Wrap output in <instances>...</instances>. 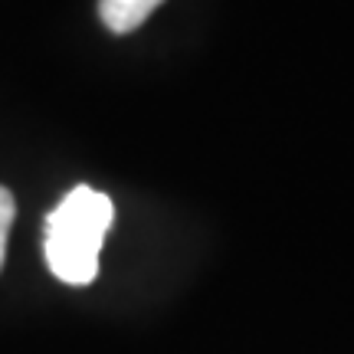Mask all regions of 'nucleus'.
<instances>
[{
	"mask_svg": "<svg viewBox=\"0 0 354 354\" xmlns=\"http://www.w3.org/2000/svg\"><path fill=\"white\" fill-rule=\"evenodd\" d=\"M13 214H17V201L7 187H0V269H3V256H7V233H10Z\"/></svg>",
	"mask_w": 354,
	"mask_h": 354,
	"instance_id": "obj_3",
	"label": "nucleus"
},
{
	"mask_svg": "<svg viewBox=\"0 0 354 354\" xmlns=\"http://www.w3.org/2000/svg\"><path fill=\"white\" fill-rule=\"evenodd\" d=\"M161 3L165 0H99V17L109 26V33L125 37V33H135Z\"/></svg>",
	"mask_w": 354,
	"mask_h": 354,
	"instance_id": "obj_2",
	"label": "nucleus"
},
{
	"mask_svg": "<svg viewBox=\"0 0 354 354\" xmlns=\"http://www.w3.org/2000/svg\"><path fill=\"white\" fill-rule=\"evenodd\" d=\"M115 220L112 201L79 184L46 216L43 253L53 276L66 286H88L99 276V253Z\"/></svg>",
	"mask_w": 354,
	"mask_h": 354,
	"instance_id": "obj_1",
	"label": "nucleus"
}]
</instances>
